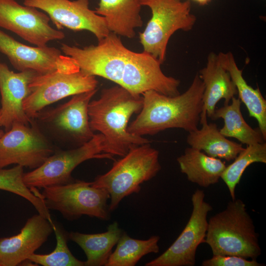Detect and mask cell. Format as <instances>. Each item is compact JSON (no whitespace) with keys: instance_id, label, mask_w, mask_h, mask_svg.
Instances as JSON below:
<instances>
[{"instance_id":"14","label":"cell","mask_w":266,"mask_h":266,"mask_svg":"<svg viewBox=\"0 0 266 266\" xmlns=\"http://www.w3.org/2000/svg\"><path fill=\"white\" fill-rule=\"evenodd\" d=\"M23 4L46 13L58 30L88 31L98 41L110 33L104 18L89 8V0H24Z\"/></svg>"},{"instance_id":"1","label":"cell","mask_w":266,"mask_h":266,"mask_svg":"<svg viewBox=\"0 0 266 266\" xmlns=\"http://www.w3.org/2000/svg\"><path fill=\"white\" fill-rule=\"evenodd\" d=\"M203 91V83L198 73L188 89L177 96H166L153 90L146 91L141 95L142 108L128 127V132L142 136L172 128L188 133L198 129Z\"/></svg>"},{"instance_id":"28","label":"cell","mask_w":266,"mask_h":266,"mask_svg":"<svg viewBox=\"0 0 266 266\" xmlns=\"http://www.w3.org/2000/svg\"><path fill=\"white\" fill-rule=\"evenodd\" d=\"M23 166L17 165L11 168H0V190L19 195L30 202L38 214L52 223L49 210L40 195H37L25 184Z\"/></svg>"},{"instance_id":"10","label":"cell","mask_w":266,"mask_h":266,"mask_svg":"<svg viewBox=\"0 0 266 266\" xmlns=\"http://www.w3.org/2000/svg\"><path fill=\"white\" fill-rule=\"evenodd\" d=\"M192 211L184 229L174 242L161 255L145 266H194L199 246L205 243L208 213L211 205L202 190L197 189L191 198Z\"/></svg>"},{"instance_id":"29","label":"cell","mask_w":266,"mask_h":266,"mask_svg":"<svg viewBox=\"0 0 266 266\" xmlns=\"http://www.w3.org/2000/svg\"><path fill=\"white\" fill-rule=\"evenodd\" d=\"M53 228L56 238L55 249L48 254L34 253L28 260L43 266H85V262L77 259L69 250L67 244L68 233L54 223Z\"/></svg>"},{"instance_id":"16","label":"cell","mask_w":266,"mask_h":266,"mask_svg":"<svg viewBox=\"0 0 266 266\" xmlns=\"http://www.w3.org/2000/svg\"><path fill=\"white\" fill-rule=\"evenodd\" d=\"M97 92L96 89L73 95L66 102L40 112L36 118L82 144L95 134L89 125L88 106Z\"/></svg>"},{"instance_id":"24","label":"cell","mask_w":266,"mask_h":266,"mask_svg":"<svg viewBox=\"0 0 266 266\" xmlns=\"http://www.w3.org/2000/svg\"><path fill=\"white\" fill-rule=\"evenodd\" d=\"M123 232L115 221L103 233L86 234L71 232L68 233V237L84 252L87 257L85 266H105Z\"/></svg>"},{"instance_id":"3","label":"cell","mask_w":266,"mask_h":266,"mask_svg":"<svg viewBox=\"0 0 266 266\" xmlns=\"http://www.w3.org/2000/svg\"><path fill=\"white\" fill-rule=\"evenodd\" d=\"M205 243L213 255L256 260L261 254L253 221L240 199L230 201L224 210L209 218Z\"/></svg>"},{"instance_id":"20","label":"cell","mask_w":266,"mask_h":266,"mask_svg":"<svg viewBox=\"0 0 266 266\" xmlns=\"http://www.w3.org/2000/svg\"><path fill=\"white\" fill-rule=\"evenodd\" d=\"M140 0H100L95 12L103 17L110 32L128 38L135 35L141 27Z\"/></svg>"},{"instance_id":"18","label":"cell","mask_w":266,"mask_h":266,"mask_svg":"<svg viewBox=\"0 0 266 266\" xmlns=\"http://www.w3.org/2000/svg\"><path fill=\"white\" fill-rule=\"evenodd\" d=\"M53 224L39 214L34 215L17 234L0 238V266H16L28 261L53 232Z\"/></svg>"},{"instance_id":"31","label":"cell","mask_w":266,"mask_h":266,"mask_svg":"<svg viewBox=\"0 0 266 266\" xmlns=\"http://www.w3.org/2000/svg\"><path fill=\"white\" fill-rule=\"evenodd\" d=\"M198 4H199L201 6H204L205 5L208 4L211 0H192Z\"/></svg>"},{"instance_id":"15","label":"cell","mask_w":266,"mask_h":266,"mask_svg":"<svg viewBox=\"0 0 266 266\" xmlns=\"http://www.w3.org/2000/svg\"><path fill=\"white\" fill-rule=\"evenodd\" d=\"M161 65L158 59L146 52L131 51L119 86L135 95H141L149 90L169 96L179 95L180 81L165 75Z\"/></svg>"},{"instance_id":"25","label":"cell","mask_w":266,"mask_h":266,"mask_svg":"<svg viewBox=\"0 0 266 266\" xmlns=\"http://www.w3.org/2000/svg\"><path fill=\"white\" fill-rule=\"evenodd\" d=\"M232 103L215 109L212 120L222 118L224 125L219 130L226 137L237 139L241 143L247 145L265 142L259 129H255L245 121L241 112V101L235 97L232 99Z\"/></svg>"},{"instance_id":"21","label":"cell","mask_w":266,"mask_h":266,"mask_svg":"<svg viewBox=\"0 0 266 266\" xmlns=\"http://www.w3.org/2000/svg\"><path fill=\"white\" fill-rule=\"evenodd\" d=\"M202 127L189 133L187 142L191 147L203 151L207 155L228 162L233 161L244 148L241 144L227 139L215 123H208L207 114L200 115Z\"/></svg>"},{"instance_id":"13","label":"cell","mask_w":266,"mask_h":266,"mask_svg":"<svg viewBox=\"0 0 266 266\" xmlns=\"http://www.w3.org/2000/svg\"><path fill=\"white\" fill-rule=\"evenodd\" d=\"M44 12L22 5L15 0H0V27L10 31L28 42L38 47L65 37L64 32L53 28Z\"/></svg>"},{"instance_id":"11","label":"cell","mask_w":266,"mask_h":266,"mask_svg":"<svg viewBox=\"0 0 266 266\" xmlns=\"http://www.w3.org/2000/svg\"><path fill=\"white\" fill-rule=\"evenodd\" d=\"M29 125L14 124L0 137V168L17 164L34 169L54 153L39 130Z\"/></svg>"},{"instance_id":"12","label":"cell","mask_w":266,"mask_h":266,"mask_svg":"<svg viewBox=\"0 0 266 266\" xmlns=\"http://www.w3.org/2000/svg\"><path fill=\"white\" fill-rule=\"evenodd\" d=\"M0 52L19 71L28 70L44 74L55 71L65 73L80 70L75 62L54 47L30 46L15 40L0 30Z\"/></svg>"},{"instance_id":"5","label":"cell","mask_w":266,"mask_h":266,"mask_svg":"<svg viewBox=\"0 0 266 266\" xmlns=\"http://www.w3.org/2000/svg\"><path fill=\"white\" fill-rule=\"evenodd\" d=\"M142 6L148 7L151 17L144 30L139 33L143 51L163 64L170 37L179 30L191 31L196 16L192 13L190 0H140Z\"/></svg>"},{"instance_id":"17","label":"cell","mask_w":266,"mask_h":266,"mask_svg":"<svg viewBox=\"0 0 266 266\" xmlns=\"http://www.w3.org/2000/svg\"><path fill=\"white\" fill-rule=\"evenodd\" d=\"M37 74L32 70L15 72L0 61V126L5 132L14 124L32 123L24 110L23 102L30 94L29 85Z\"/></svg>"},{"instance_id":"9","label":"cell","mask_w":266,"mask_h":266,"mask_svg":"<svg viewBox=\"0 0 266 266\" xmlns=\"http://www.w3.org/2000/svg\"><path fill=\"white\" fill-rule=\"evenodd\" d=\"M95 76L80 70L72 73L58 71L37 74L29 85L30 94L23 102L31 119L36 118L46 106L69 96L97 89Z\"/></svg>"},{"instance_id":"7","label":"cell","mask_w":266,"mask_h":266,"mask_svg":"<svg viewBox=\"0 0 266 266\" xmlns=\"http://www.w3.org/2000/svg\"><path fill=\"white\" fill-rule=\"evenodd\" d=\"M92 159H114L105 153L104 137L100 133L76 148L54 153L41 166L24 173V182L30 189L69 183L74 180L71 176L74 168Z\"/></svg>"},{"instance_id":"32","label":"cell","mask_w":266,"mask_h":266,"mask_svg":"<svg viewBox=\"0 0 266 266\" xmlns=\"http://www.w3.org/2000/svg\"><path fill=\"white\" fill-rule=\"evenodd\" d=\"M4 132L2 130H0V137L2 135V134H3Z\"/></svg>"},{"instance_id":"22","label":"cell","mask_w":266,"mask_h":266,"mask_svg":"<svg viewBox=\"0 0 266 266\" xmlns=\"http://www.w3.org/2000/svg\"><path fill=\"white\" fill-rule=\"evenodd\" d=\"M218 55L221 64L229 73L236 87L238 99L245 105L249 116L257 120L259 129L266 139V100L260 90L253 88L247 83L233 53L220 52Z\"/></svg>"},{"instance_id":"19","label":"cell","mask_w":266,"mask_h":266,"mask_svg":"<svg viewBox=\"0 0 266 266\" xmlns=\"http://www.w3.org/2000/svg\"><path fill=\"white\" fill-rule=\"evenodd\" d=\"M198 73L204 85L201 114L206 113L212 119L217 103L223 99L224 104H229L237 94V90L218 55L213 52L208 54L206 66Z\"/></svg>"},{"instance_id":"2","label":"cell","mask_w":266,"mask_h":266,"mask_svg":"<svg viewBox=\"0 0 266 266\" xmlns=\"http://www.w3.org/2000/svg\"><path fill=\"white\" fill-rule=\"evenodd\" d=\"M142 105V95H134L118 85L103 89L98 99L90 101L89 125L93 132L103 135L105 153L122 157L132 148L150 142L128 131L130 119L140 112Z\"/></svg>"},{"instance_id":"27","label":"cell","mask_w":266,"mask_h":266,"mask_svg":"<svg viewBox=\"0 0 266 266\" xmlns=\"http://www.w3.org/2000/svg\"><path fill=\"white\" fill-rule=\"evenodd\" d=\"M233 161L226 166L221 177L233 200L235 199L236 187L247 167L254 163H266V142L247 145Z\"/></svg>"},{"instance_id":"4","label":"cell","mask_w":266,"mask_h":266,"mask_svg":"<svg viewBox=\"0 0 266 266\" xmlns=\"http://www.w3.org/2000/svg\"><path fill=\"white\" fill-rule=\"evenodd\" d=\"M159 152L150 143L132 148L115 161L105 173L92 182L96 188L106 190L110 195V211L118 207L125 197L141 190V184L155 177L161 169Z\"/></svg>"},{"instance_id":"8","label":"cell","mask_w":266,"mask_h":266,"mask_svg":"<svg viewBox=\"0 0 266 266\" xmlns=\"http://www.w3.org/2000/svg\"><path fill=\"white\" fill-rule=\"evenodd\" d=\"M61 49L75 62L82 72L102 77L118 85L131 51L117 35L111 32L96 45L79 48L63 43Z\"/></svg>"},{"instance_id":"6","label":"cell","mask_w":266,"mask_h":266,"mask_svg":"<svg viewBox=\"0 0 266 266\" xmlns=\"http://www.w3.org/2000/svg\"><path fill=\"white\" fill-rule=\"evenodd\" d=\"M40 195L49 210L59 211L68 220H76L83 215L104 221L110 219L107 204L110 195L104 189L93 187L92 182L74 180L45 187Z\"/></svg>"},{"instance_id":"23","label":"cell","mask_w":266,"mask_h":266,"mask_svg":"<svg viewBox=\"0 0 266 266\" xmlns=\"http://www.w3.org/2000/svg\"><path fill=\"white\" fill-rule=\"evenodd\" d=\"M177 161L181 172L189 181L204 188L218 183L226 167L221 159L191 147L185 150Z\"/></svg>"},{"instance_id":"30","label":"cell","mask_w":266,"mask_h":266,"mask_svg":"<svg viewBox=\"0 0 266 266\" xmlns=\"http://www.w3.org/2000/svg\"><path fill=\"white\" fill-rule=\"evenodd\" d=\"M202 266H261L256 260H249L243 257L230 255H213L204 260Z\"/></svg>"},{"instance_id":"26","label":"cell","mask_w":266,"mask_h":266,"mask_svg":"<svg viewBox=\"0 0 266 266\" xmlns=\"http://www.w3.org/2000/svg\"><path fill=\"white\" fill-rule=\"evenodd\" d=\"M159 240L158 235L146 240L134 239L123 232L105 266H134L145 255L159 252Z\"/></svg>"}]
</instances>
